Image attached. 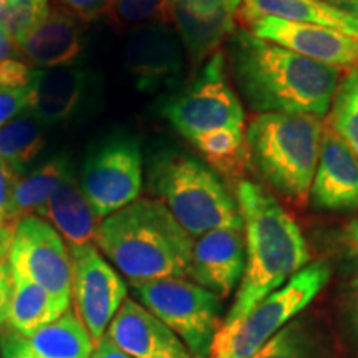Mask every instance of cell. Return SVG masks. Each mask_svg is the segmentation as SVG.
Wrapping results in <instances>:
<instances>
[{
	"mask_svg": "<svg viewBox=\"0 0 358 358\" xmlns=\"http://www.w3.org/2000/svg\"><path fill=\"white\" fill-rule=\"evenodd\" d=\"M236 82L257 113L310 115L324 118L332 108L340 70L308 60L245 30L229 40Z\"/></svg>",
	"mask_w": 358,
	"mask_h": 358,
	"instance_id": "cell-1",
	"label": "cell"
},
{
	"mask_svg": "<svg viewBox=\"0 0 358 358\" xmlns=\"http://www.w3.org/2000/svg\"><path fill=\"white\" fill-rule=\"evenodd\" d=\"M236 201L245 237V271L236 301L222 324L243 319L262 299L308 264V249L297 222L272 194L252 181H239Z\"/></svg>",
	"mask_w": 358,
	"mask_h": 358,
	"instance_id": "cell-2",
	"label": "cell"
},
{
	"mask_svg": "<svg viewBox=\"0 0 358 358\" xmlns=\"http://www.w3.org/2000/svg\"><path fill=\"white\" fill-rule=\"evenodd\" d=\"M194 239L159 199L140 198L101 219L95 245L129 284L187 277Z\"/></svg>",
	"mask_w": 358,
	"mask_h": 358,
	"instance_id": "cell-3",
	"label": "cell"
},
{
	"mask_svg": "<svg viewBox=\"0 0 358 358\" xmlns=\"http://www.w3.org/2000/svg\"><path fill=\"white\" fill-rule=\"evenodd\" d=\"M324 128L315 116L287 113H259L245 128L250 163L289 203L310 196Z\"/></svg>",
	"mask_w": 358,
	"mask_h": 358,
	"instance_id": "cell-4",
	"label": "cell"
},
{
	"mask_svg": "<svg viewBox=\"0 0 358 358\" xmlns=\"http://www.w3.org/2000/svg\"><path fill=\"white\" fill-rule=\"evenodd\" d=\"M150 181L159 201L192 239L217 229H244L237 201L216 171L181 151L155 156Z\"/></svg>",
	"mask_w": 358,
	"mask_h": 358,
	"instance_id": "cell-5",
	"label": "cell"
},
{
	"mask_svg": "<svg viewBox=\"0 0 358 358\" xmlns=\"http://www.w3.org/2000/svg\"><path fill=\"white\" fill-rule=\"evenodd\" d=\"M329 279V264H308L243 319L222 324L209 358H250L320 294Z\"/></svg>",
	"mask_w": 358,
	"mask_h": 358,
	"instance_id": "cell-6",
	"label": "cell"
},
{
	"mask_svg": "<svg viewBox=\"0 0 358 358\" xmlns=\"http://www.w3.org/2000/svg\"><path fill=\"white\" fill-rule=\"evenodd\" d=\"M131 289L138 302L182 340L192 358L211 357L222 325V302L216 294L187 277L138 282Z\"/></svg>",
	"mask_w": 358,
	"mask_h": 358,
	"instance_id": "cell-7",
	"label": "cell"
},
{
	"mask_svg": "<svg viewBox=\"0 0 358 358\" xmlns=\"http://www.w3.org/2000/svg\"><path fill=\"white\" fill-rule=\"evenodd\" d=\"M161 113L189 141L217 129H244V108L226 80L222 53H214L199 77L185 92L173 96Z\"/></svg>",
	"mask_w": 358,
	"mask_h": 358,
	"instance_id": "cell-8",
	"label": "cell"
},
{
	"mask_svg": "<svg viewBox=\"0 0 358 358\" xmlns=\"http://www.w3.org/2000/svg\"><path fill=\"white\" fill-rule=\"evenodd\" d=\"M80 186L100 221L140 199L143 156L136 138L116 134L100 143L85 161Z\"/></svg>",
	"mask_w": 358,
	"mask_h": 358,
	"instance_id": "cell-9",
	"label": "cell"
},
{
	"mask_svg": "<svg viewBox=\"0 0 358 358\" xmlns=\"http://www.w3.org/2000/svg\"><path fill=\"white\" fill-rule=\"evenodd\" d=\"M69 249L73 310L96 345L128 299V285L93 243Z\"/></svg>",
	"mask_w": 358,
	"mask_h": 358,
	"instance_id": "cell-10",
	"label": "cell"
},
{
	"mask_svg": "<svg viewBox=\"0 0 358 358\" xmlns=\"http://www.w3.org/2000/svg\"><path fill=\"white\" fill-rule=\"evenodd\" d=\"M10 259L13 272L35 282L53 295L62 307L70 308V249L47 219L29 216L13 227Z\"/></svg>",
	"mask_w": 358,
	"mask_h": 358,
	"instance_id": "cell-11",
	"label": "cell"
},
{
	"mask_svg": "<svg viewBox=\"0 0 358 358\" xmlns=\"http://www.w3.org/2000/svg\"><path fill=\"white\" fill-rule=\"evenodd\" d=\"M249 25L250 34L257 38L280 45L308 60L338 70H355L358 66V40L337 30L320 25L295 24L274 17H262Z\"/></svg>",
	"mask_w": 358,
	"mask_h": 358,
	"instance_id": "cell-12",
	"label": "cell"
},
{
	"mask_svg": "<svg viewBox=\"0 0 358 358\" xmlns=\"http://www.w3.org/2000/svg\"><path fill=\"white\" fill-rule=\"evenodd\" d=\"M124 62L136 88L153 93L181 77L182 50L169 25L146 24L129 30Z\"/></svg>",
	"mask_w": 358,
	"mask_h": 358,
	"instance_id": "cell-13",
	"label": "cell"
},
{
	"mask_svg": "<svg viewBox=\"0 0 358 358\" xmlns=\"http://www.w3.org/2000/svg\"><path fill=\"white\" fill-rule=\"evenodd\" d=\"M173 24L194 64L211 58L236 30L244 0H168Z\"/></svg>",
	"mask_w": 358,
	"mask_h": 358,
	"instance_id": "cell-14",
	"label": "cell"
},
{
	"mask_svg": "<svg viewBox=\"0 0 358 358\" xmlns=\"http://www.w3.org/2000/svg\"><path fill=\"white\" fill-rule=\"evenodd\" d=\"M245 271L244 229L206 232L192 243L187 277L201 287L226 299L243 280Z\"/></svg>",
	"mask_w": 358,
	"mask_h": 358,
	"instance_id": "cell-15",
	"label": "cell"
},
{
	"mask_svg": "<svg viewBox=\"0 0 358 358\" xmlns=\"http://www.w3.org/2000/svg\"><path fill=\"white\" fill-rule=\"evenodd\" d=\"M105 338L133 358H192L182 340L133 299L116 312Z\"/></svg>",
	"mask_w": 358,
	"mask_h": 358,
	"instance_id": "cell-16",
	"label": "cell"
},
{
	"mask_svg": "<svg viewBox=\"0 0 358 358\" xmlns=\"http://www.w3.org/2000/svg\"><path fill=\"white\" fill-rule=\"evenodd\" d=\"M308 198L320 211L348 213L358 209V159L332 128H324Z\"/></svg>",
	"mask_w": 358,
	"mask_h": 358,
	"instance_id": "cell-17",
	"label": "cell"
},
{
	"mask_svg": "<svg viewBox=\"0 0 358 358\" xmlns=\"http://www.w3.org/2000/svg\"><path fill=\"white\" fill-rule=\"evenodd\" d=\"M93 348L87 329L71 307L32 334L10 329L0 332V358H92Z\"/></svg>",
	"mask_w": 358,
	"mask_h": 358,
	"instance_id": "cell-18",
	"label": "cell"
},
{
	"mask_svg": "<svg viewBox=\"0 0 358 358\" xmlns=\"http://www.w3.org/2000/svg\"><path fill=\"white\" fill-rule=\"evenodd\" d=\"M17 45L25 60L37 69L73 65L83 53L78 15L65 6L50 7L45 19Z\"/></svg>",
	"mask_w": 358,
	"mask_h": 358,
	"instance_id": "cell-19",
	"label": "cell"
},
{
	"mask_svg": "<svg viewBox=\"0 0 358 358\" xmlns=\"http://www.w3.org/2000/svg\"><path fill=\"white\" fill-rule=\"evenodd\" d=\"M87 75L75 66L37 69L29 85V110L40 123H62L73 116L83 100Z\"/></svg>",
	"mask_w": 358,
	"mask_h": 358,
	"instance_id": "cell-20",
	"label": "cell"
},
{
	"mask_svg": "<svg viewBox=\"0 0 358 358\" xmlns=\"http://www.w3.org/2000/svg\"><path fill=\"white\" fill-rule=\"evenodd\" d=\"M241 17L248 24L274 17L295 24L320 25L358 40V17L325 0H244Z\"/></svg>",
	"mask_w": 358,
	"mask_h": 358,
	"instance_id": "cell-21",
	"label": "cell"
},
{
	"mask_svg": "<svg viewBox=\"0 0 358 358\" xmlns=\"http://www.w3.org/2000/svg\"><path fill=\"white\" fill-rule=\"evenodd\" d=\"M43 219H47L55 227L69 248L95 244L100 219L85 198L82 186L71 166L62 179L60 186L57 187L55 194L52 196L50 203L45 209Z\"/></svg>",
	"mask_w": 358,
	"mask_h": 358,
	"instance_id": "cell-22",
	"label": "cell"
},
{
	"mask_svg": "<svg viewBox=\"0 0 358 358\" xmlns=\"http://www.w3.org/2000/svg\"><path fill=\"white\" fill-rule=\"evenodd\" d=\"M66 156H57L45 161L30 173L22 174L13 187L7 211V227H13L29 216H45V209L70 169Z\"/></svg>",
	"mask_w": 358,
	"mask_h": 358,
	"instance_id": "cell-23",
	"label": "cell"
},
{
	"mask_svg": "<svg viewBox=\"0 0 358 358\" xmlns=\"http://www.w3.org/2000/svg\"><path fill=\"white\" fill-rule=\"evenodd\" d=\"M69 308L62 307L53 295L27 277L13 272V290L7 312L6 329L32 334L52 324Z\"/></svg>",
	"mask_w": 358,
	"mask_h": 358,
	"instance_id": "cell-24",
	"label": "cell"
},
{
	"mask_svg": "<svg viewBox=\"0 0 358 358\" xmlns=\"http://www.w3.org/2000/svg\"><path fill=\"white\" fill-rule=\"evenodd\" d=\"M209 168L227 179H237L249 163L245 128L217 129L191 140Z\"/></svg>",
	"mask_w": 358,
	"mask_h": 358,
	"instance_id": "cell-25",
	"label": "cell"
},
{
	"mask_svg": "<svg viewBox=\"0 0 358 358\" xmlns=\"http://www.w3.org/2000/svg\"><path fill=\"white\" fill-rule=\"evenodd\" d=\"M45 138L37 120L30 116H17L0 128V158L25 174L27 168L42 155Z\"/></svg>",
	"mask_w": 358,
	"mask_h": 358,
	"instance_id": "cell-26",
	"label": "cell"
},
{
	"mask_svg": "<svg viewBox=\"0 0 358 358\" xmlns=\"http://www.w3.org/2000/svg\"><path fill=\"white\" fill-rule=\"evenodd\" d=\"M250 358H325L319 330L295 317Z\"/></svg>",
	"mask_w": 358,
	"mask_h": 358,
	"instance_id": "cell-27",
	"label": "cell"
},
{
	"mask_svg": "<svg viewBox=\"0 0 358 358\" xmlns=\"http://www.w3.org/2000/svg\"><path fill=\"white\" fill-rule=\"evenodd\" d=\"M330 110V128L358 159V69L350 70L340 80Z\"/></svg>",
	"mask_w": 358,
	"mask_h": 358,
	"instance_id": "cell-28",
	"label": "cell"
},
{
	"mask_svg": "<svg viewBox=\"0 0 358 358\" xmlns=\"http://www.w3.org/2000/svg\"><path fill=\"white\" fill-rule=\"evenodd\" d=\"M105 12L120 29H134L146 24H173L168 0H108Z\"/></svg>",
	"mask_w": 358,
	"mask_h": 358,
	"instance_id": "cell-29",
	"label": "cell"
},
{
	"mask_svg": "<svg viewBox=\"0 0 358 358\" xmlns=\"http://www.w3.org/2000/svg\"><path fill=\"white\" fill-rule=\"evenodd\" d=\"M48 0H0V30L19 42L45 19Z\"/></svg>",
	"mask_w": 358,
	"mask_h": 358,
	"instance_id": "cell-30",
	"label": "cell"
},
{
	"mask_svg": "<svg viewBox=\"0 0 358 358\" xmlns=\"http://www.w3.org/2000/svg\"><path fill=\"white\" fill-rule=\"evenodd\" d=\"M13 229L0 227V332L6 329L7 312L13 290V267L10 259Z\"/></svg>",
	"mask_w": 358,
	"mask_h": 358,
	"instance_id": "cell-31",
	"label": "cell"
},
{
	"mask_svg": "<svg viewBox=\"0 0 358 358\" xmlns=\"http://www.w3.org/2000/svg\"><path fill=\"white\" fill-rule=\"evenodd\" d=\"M29 110V88H8L0 85V128L22 111Z\"/></svg>",
	"mask_w": 358,
	"mask_h": 358,
	"instance_id": "cell-32",
	"label": "cell"
},
{
	"mask_svg": "<svg viewBox=\"0 0 358 358\" xmlns=\"http://www.w3.org/2000/svg\"><path fill=\"white\" fill-rule=\"evenodd\" d=\"M20 174L10 164L0 158V227H7V211L13 187L19 181Z\"/></svg>",
	"mask_w": 358,
	"mask_h": 358,
	"instance_id": "cell-33",
	"label": "cell"
},
{
	"mask_svg": "<svg viewBox=\"0 0 358 358\" xmlns=\"http://www.w3.org/2000/svg\"><path fill=\"white\" fill-rule=\"evenodd\" d=\"M58 2L77 13L80 19L93 20L105 12L108 0H58Z\"/></svg>",
	"mask_w": 358,
	"mask_h": 358,
	"instance_id": "cell-34",
	"label": "cell"
},
{
	"mask_svg": "<svg viewBox=\"0 0 358 358\" xmlns=\"http://www.w3.org/2000/svg\"><path fill=\"white\" fill-rule=\"evenodd\" d=\"M342 248L347 261L358 271V217L348 222L342 231Z\"/></svg>",
	"mask_w": 358,
	"mask_h": 358,
	"instance_id": "cell-35",
	"label": "cell"
},
{
	"mask_svg": "<svg viewBox=\"0 0 358 358\" xmlns=\"http://www.w3.org/2000/svg\"><path fill=\"white\" fill-rule=\"evenodd\" d=\"M12 58H24V55H22L15 40L8 37L3 30H0V64L12 60Z\"/></svg>",
	"mask_w": 358,
	"mask_h": 358,
	"instance_id": "cell-36",
	"label": "cell"
},
{
	"mask_svg": "<svg viewBox=\"0 0 358 358\" xmlns=\"http://www.w3.org/2000/svg\"><path fill=\"white\" fill-rule=\"evenodd\" d=\"M92 358H133V357L127 355V353L120 350V348H116L110 340L103 337L101 342L96 343L95 348H93Z\"/></svg>",
	"mask_w": 358,
	"mask_h": 358,
	"instance_id": "cell-37",
	"label": "cell"
},
{
	"mask_svg": "<svg viewBox=\"0 0 358 358\" xmlns=\"http://www.w3.org/2000/svg\"><path fill=\"white\" fill-rule=\"evenodd\" d=\"M347 303H348V312H350V319L358 330V277H355L350 282L347 290Z\"/></svg>",
	"mask_w": 358,
	"mask_h": 358,
	"instance_id": "cell-38",
	"label": "cell"
},
{
	"mask_svg": "<svg viewBox=\"0 0 358 358\" xmlns=\"http://www.w3.org/2000/svg\"><path fill=\"white\" fill-rule=\"evenodd\" d=\"M335 7L342 8V10H345L348 13H352V15L358 17V0H335L332 2Z\"/></svg>",
	"mask_w": 358,
	"mask_h": 358,
	"instance_id": "cell-39",
	"label": "cell"
},
{
	"mask_svg": "<svg viewBox=\"0 0 358 358\" xmlns=\"http://www.w3.org/2000/svg\"><path fill=\"white\" fill-rule=\"evenodd\" d=\"M325 2H327V0H325ZM334 2H335V0H334Z\"/></svg>",
	"mask_w": 358,
	"mask_h": 358,
	"instance_id": "cell-40",
	"label": "cell"
}]
</instances>
